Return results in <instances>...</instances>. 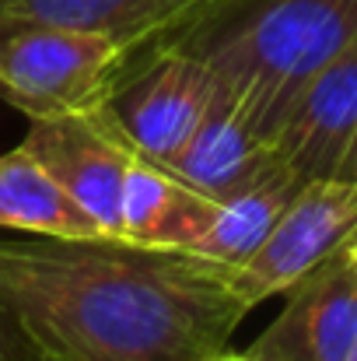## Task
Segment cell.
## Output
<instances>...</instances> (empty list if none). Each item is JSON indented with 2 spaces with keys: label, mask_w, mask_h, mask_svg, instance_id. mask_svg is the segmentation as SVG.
<instances>
[{
  "label": "cell",
  "mask_w": 357,
  "mask_h": 361,
  "mask_svg": "<svg viewBox=\"0 0 357 361\" xmlns=\"http://www.w3.org/2000/svg\"><path fill=\"white\" fill-rule=\"evenodd\" d=\"M126 63L130 53L113 35L0 18V99L28 120L95 113Z\"/></svg>",
  "instance_id": "cell-3"
},
{
  "label": "cell",
  "mask_w": 357,
  "mask_h": 361,
  "mask_svg": "<svg viewBox=\"0 0 357 361\" xmlns=\"http://www.w3.org/2000/svg\"><path fill=\"white\" fill-rule=\"evenodd\" d=\"M235 267L123 239L0 235V312L67 361H203L249 316Z\"/></svg>",
  "instance_id": "cell-1"
},
{
  "label": "cell",
  "mask_w": 357,
  "mask_h": 361,
  "mask_svg": "<svg viewBox=\"0 0 357 361\" xmlns=\"http://www.w3.org/2000/svg\"><path fill=\"white\" fill-rule=\"evenodd\" d=\"M354 361H357V358H354Z\"/></svg>",
  "instance_id": "cell-17"
},
{
  "label": "cell",
  "mask_w": 357,
  "mask_h": 361,
  "mask_svg": "<svg viewBox=\"0 0 357 361\" xmlns=\"http://www.w3.org/2000/svg\"><path fill=\"white\" fill-rule=\"evenodd\" d=\"M277 165V144L225 92H214L207 116L182 144V151L168 161V169L179 179H186L211 200H228L249 190Z\"/></svg>",
  "instance_id": "cell-9"
},
{
  "label": "cell",
  "mask_w": 357,
  "mask_h": 361,
  "mask_svg": "<svg viewBox=\"0 0 357 361\" xmlns=\"http://www.w3.org/2000/svg\"><path fill=\"white\" fill-rule=\"evenodd\" d=\"M0 361H67L63 355L42 348L28 334H21L4 312H0Z\"/></svg>",
  "instance_id": "cell-14"
},
{
  "label": "cell",
  "mask_w": 357,
  "mask_h": 361,
  "mask_svg": "<svg viewBox=\"0 0 357 361\" xmlns=\"http://www.w3.org/2000/svg\"><path fill=\"white\" fill-rule=\"evenodd\" d=\"M218 200L179 179L168 165L144 154L130 158L123 186V225L119 239L144 249L189 252L200 232L211 225Z\"/></svg>",
  "instance_id": "cell-10"
},
{
  "label": "cell",
  "mask_w": 357,
  "mask_h": 361,
  "mask_svg": "<svg viewBox=\"0 0 357 361\" xmlns=\"http://www.w3.org/2000/svg\"><path fill=\"white\" fill-rule=\"evenodd\" d=\"M214 92V71L203 56L175 42H154L144 67L137 74L123 71L99 109L137 154L168 165L207 116Z\"/></svg>",
  "instance_id": "cell-4"
},
{
  "label": "cell",
  "mask_w": 357,
  "mask_h": 361,
  "mask_svg": "<svg viewBox=\"0 0 357 361\" xmlns=\"http://www.w3.org/2000/svg\"><path fill=\"white\" fill-rule=\"evenodd\" d=\"M207 0H0V18H28L102 32L123 42L133 56L144 46L175 32Z\"/></svg>",
  "instance_id": "cell-11"
},
{
  "label": "cell",
  "mask_w": 357,
  "mask_h": 361,
  "mask_svg": "<svg viewBox=\"0 0 357 361\" xmlns=\"http://www.w3.org/2000/svg\"><path fill=\"white\" fill-rule=\"evenodd\" d=\"M203 361H263V358H252L249 351H245V355H232V351H218V355H207Z\"/></svg>",
  "instance_id": "cell-16"
},
{
  "label": "cell",
  "mask_w": 357,
  "mask_h": 361,
  "mask_svg": "<svg viewBox=\"0 0 357 361\" xmlns=\"http://www.w3.org/2000/svg\"><path fill=\"white\" fill-rule=\"evenodd\" d=\"M280 316L249 344L263 361L357 358V232L284 291Z\"/></svg>",
  "instance_id": "cell-6"
},
{
  "label": "cell",
  "mask_w": 357,
  "mask_h": 361,
  "mask_svg": "<svg viewBox=\"0 0 357 361\" xmlns=\"http://www.w3.org/2000/svg\"><path fill=\"white\" fill-rule=\"evenodd\" d=\"M357 140V35L301 88L277 130L280 161L301 179L340 176Z\"/></svg>",
  "instance_id": "cell-8"
},
{
  "label": "cell",
  "mask_w": 357,
  "mask_h": 361,
  "mask_svg": "<svg viewBox=\"0 0 357 361\" xmlns=\"http://www.w3.org/2000/svg\"><path fill=\"white\" fill-rule=\"evenodd\" d=\"M340 176H351V179H357V140L351 144V151H347V158H344V165H340Z\"/></svg>",
  "instance_id": "cell-15"
},
{
  "label": "cell",
  "mask_w": 357,
  "mask_h": 361,
  "mask_svg": "<svg viewBox=\"0 0 357 361\" xmlns=\"http://www.w3.org/2000/svg\"><path fill=\"white\" fill-rule=\"evenodd\" d=\"M305 183L280 161L273 172H266L259 183L242 190L228 200H218L211 225L200 232L189 252L225 263V267H242L270 235V228L280 221L287 204Z\"/></svg>",
  "instance_id": "cell-13"
},
{
  "label": "cell",
  "mask_w": 357,
  "mask_h": 361,
  "mask_svg": "<svg viewBox=\"0 0 357 361\" xmlns=\"http://www.w3.org/2000/svg\"><path fill=\"white\" fill-rule=\"evenodd\" d=\"M357 232V179L326 176L308 179L280 221L270 228L263 245L232 270L238 298L252 312L273 295H284L294 281H301L315 263H322L333 249Z\"/></svg>",
  "instance_id": "cell-5"
},
{
  "label": "cell",
  "mask_w": 357,
  "mask_h": 361,
  "mask_svg": "<svg viewBox=\"0 0 357 361\" xmlns=\"http://www.w3.org/2000/svg\"><path fill=\"white\" fill-rule=\"evenodd\" d=\"M0 232L53 239H106L49 169L21 144L0 154Z\"/></svg>",
  "instance_id": "cell-12"
},
{
  "label": "cell",
  "mask_w": 357,
  "mask_h": 361,
  "mask_svg": "<svg viewBox=\"0 0 357 361\" xmlns=\"http://www.w3.org/2000/svg\"><path fill=\"white\" fill-rule=\"evenodd\" d=\"M28 123L32 126L21 137V147L49 169V176L102 228L106 239H119L126 169L137 154L126 137L102 109Z\"/></svg>",
  "instance_id": "cell-7"
},
{
  "label": "cell",
  "mask_w": 357,
  "mask_h": 361,
  "mask_svg": "<svg viewBox=\"0 0 357 361\" xmlns=\"http://www.w3.org/2000/svg\"><path fill=\"white\" fill-rule=\"evenodd\" d=\"M354 35L357 0H207L158 42L203 56L218 92L277 144L308 78Z\"/></svg>",
  "instance_id": "cell-2"
}]
</instances>
